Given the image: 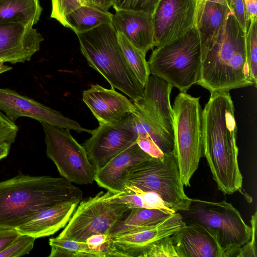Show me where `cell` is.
Listing matches in <instances>:
<instances>
[{"label":"cell","instance_id":"6da1fadb","mask_svg":"<svg viewBox=\"0 0 257 257\" xmlns=\"http://www.w3.org/2000/svg\"><path fill=\"white\" fill-rule=\"evenodd\" d=\"M229 92L211 94L202 112V149L218 189L231 194L242 188L237 128Z\"/></svg>","mask_w":257,"mask_h":257},{"label":"cell","instance_id":"7a4b0ae2","mask_svg":"<svg viewBox=\"0 0 257 257\" xmlns=\"http://www.w3.org/2000/svg\"><path fill=\"white\" fill-rule=\"evenodd\" d=\"M82 197V191L63 177L19 173L0 182V229H16L43 210Z\"/></svg>","mask_w":257,"mask_h":257},{"label":"cell","instance_id":"3957f363","mask_svg":"<svg viewBox=\"0 0 257 257\" xmlns=\"http://www.w3.org/2000/svg\"><path fill=\"white\" fill-rule=\"evenodd\" d=\"M245 34L230 11L216 41L201 53L197 84L210 94L253 86L246 62Z\"/></svg>","mask_w":257,"mask_h":257},{"label":"cell","instance_id":"277c9868","mask_svg":"<svg viewBox=\"0 0 257 257\" xmlns=\"http://www.w3.org/2000/svg\"><path fill=\"white\" fill-rule=\"evenodd\" d=\"M80 50L89 65L133 101L143 98L144 86L127 63L111 23L76 34Z\"/></svg>","mask_w":257,"mask_h":257},{"label":"cell","instance_id":"5b68a950","mask_svg":"<svg viewBox=\"0 0 257 257\" xmlns=\"http://www.w3.org/2000/svg\"><path fill=\"white\" fill-rule=\"evenodd\" d=\"M148 62L151 74L186 92L197 83L200 73L201 46L196 26L179 39L156 47Z\"/></svg>","mask_w":257,"mask_h":257},{"label":"cell","instance_id":"8992f818","mask_svg":"<svg viewBox=\"0 0 257 257\" xmlns=\"http://www.w3.org/2000/svg\"><path fill=\"white\" fill-rule=\"evenodd\" d=\"M199 97L180 92L172 106L174 150L181 180L190 186V179L197 170L202 149V112Z\"/></svg>","mask_w":257,"mask_h":257},{"label":"cell","instance_id":"52a82bcc","mask_svg":"<svg viewBox=\"0 0 257 257\" xmlns=\"http://www.w3.org/2000/svg\"><path fill=\"white\" fill-rule=\"evenodd\" d=\"M178 212L185 224L197 223L212 230L224 257L236 256L239 248L250 238L251 227L245 223L237 209L225 200L192 199L188 209Z\"/></svg>","mask_w":257,"mask_h":257},{"label":"cell","instance_id":"ba28073f","mask_svg":"<svg viewBox=\"0 0 257 257\" xmlns=\"http://www.w3.org/2000/svg\"><path fill=\"white\" fill-rule=\"evenodd\" d=\"M126 184L158 193L176 212L187 210L191 203L184 192L173 153L138 163L127 171Z\"/></svg>","mask_w":257,"mask_h":257},{"label":"cell","instance_id":"9c48e42d","mask_svg":"<svg viewBox=\"0 0 257 257\" xmlns=\"http://www.w3.org/2000/svg\"><path fill=\"white\" fill-rule=\"evenodd\" d=\"M41 124L45 134L46 154L62 177L79 185L92 184L96 169L84 147L75 140L69 130L44 122Z\"/></svg>","mask_w":257,"mask_h":257},{"label":"cell","instance_id":"30bf717a","mask_svg":"<svg viewBox=\"0 0 257 257\" xmlns=\"http://www.w3.org/2000/svg\"><path fill=\"white\" fill-rule=\"evenodd\" d=\"M100 191L92 197L82 200L64 229L57 237L85 241L95 234H107L110 228L129 210L123 204L104 200Z\"/></svg>","mask_w":257,"mask_h":257},{"label":"cell","instance_id":"8fae6325","mask_svg":"<svg viewBox=\"0 0 257 257\" xmlns=\"http://www.w3.org/2000/svg\"><path fill=\"white\" fill-rule=\"evenodd\" d=\"M91 137L82 145L90 162L96 169L106 164L119 153L136 143L132 113L113 124H99Z\"/></svg>","mask_w":257,"mask_h":257},{"label":"cell","instance_id":"7c38bea8","mask_svg":"<svg viewBox=\"0 0 257 257\" xmlns=\"http://www.w3.org/2000/svg\"><path fill=\"white\" fill-rule=\"evenodd\" d=\"M198 0H160L153 14L155 47L173 42L195 26Z\"/></svg>","mask_w":257,"mask_h":257},{"label":"cell","instance_id":"4fadbf2b","mask_svg":"<svg viewBox=\"0 0 257 257\" xmlns=\"http://www.w3.org/2000/svg\"><path fill=\"white\" fill-rule=\"evenodd\" d=\"M0 110L12 120L20 117H28L50 125L73 130L77 133L91 134L93 130L82 127L76 121L65 116L60 112L16 91L0 87Z\"/></svg>","mask_w":257,"mask_h":257},{"label":"cell","instance_id":"5bb4252c","mask_svg":"<svg viewBox=\"0 0 257 257\" xmlns=\"http://www.w3.org/2000/svg\"><path fill=\"white\" fill-rule=\"evenodd\" d=\"M185 225L182 216L176 212L155 225L115 236L111 238L109 257H142L151 243L171 236Z\"/></svg>","mask_w":257,"mask_h":257},{"label":"cell","instance_id":"9a60e30c","mask_svg":"<svg viewBox=\"0 0 257 257\" xmlns=\"http://www.w3.org/2000/svg\"><path fill=\"white\" fill-rule=\"evenodd\" d=\"M43 40L34 26L20 22L0 24V62L16 64L30 61Z\"/></svg>","mask_w":257,"mask_h":257},{"label":"cell","instance_id":"2e32d148","mask_svg":"<svg viewBox=\"0 0 257 257\" xmlns=\"http://www.w3.org/2000/svg\"><path fill=\"white\" fill-rule=\"evenodd\" d=\"M82 100L99 124H113L136 110L133 102L114 90L92 85L82 93Z\"/></svg>","mask_w":257,"mask_h":257},{"label":"cell","instance_id":"e0dca14e","mask_svg":"<svg viewBox=\"0 0 257 257\" xmlns=\"http://www.w3.org/2000/svg\"><path fill=\"white\" fill-rule=\"evenodd\" d=\"M170 238L178 257H224L216 234L201 224H185Z\"/></svg>","mask_w":257,"mask_h":257},{"label":"cell","instance_id":"ac0fdd59","mask_svg":"<svg viewBox=\"0 0 257 257\" xmlns=\"http://www.w3.org/2000/svg\"><path fill=\"white\" fill-rule=\"evenodd\" d=\"M172 88L164 79L151 74L144 86L143 98L133 102L173 136V112L170 103Z\"/></svg>","mask_w":257,"mask_h":257},{"label":"cell","instance_id":"d6986e66","mask_svg":"<svg viewBox=\"0 0 257 257\" xmlns=\"http://www.w3.org/2000/svg\"><path fill=\"white\" fill-rule=\"evenodd\" d=\"M135 143L119 153L102 167L96 169L94 181L112 193L122 191L127 171L138 163L151 158Z\"/></svg>","mask_w":257,"mask_h":257},{"label":"cell","instance_id":"ffe728a7","mask_svg":"<svg viewBox=\"0 0 257 257\" xmlns=\"http://www.w3.org/2000/svg\"><path fill=\"white\" fill-rule=\"evenodd\" d=\"M111 23L116 33L123 35L145 55L155 47L152 15L137 12L115 11Z\"/></svg>","mask_w":257,"mask_h":257},{"label":"cell","instance_id":"44dd1931","mask_svg":"<svg viewBox=\"0 0 257 257\" xmlns=\"http://www.w3.org/2000/svg\"><path fill=\"white\" fill-rule=\"evenodd\" d=\"M79 203L67 201L49 207L16 229L21 235L36 238L54 234L66 225Z\"/></svg>","mask_w":257,"mask_h":257},{"label":"cell","instance_id":"7402d4cb","mask_svg":"<svg viewBox=\"0 0 257 257\" xmlns=\"http://www.w3.org/2000/svg\"><path fill=\"white\" fill-rule=\"evenodd\" d=\"M230 11L224 5L198 0L195 26L198 32L201 53L216 41L225 19Z\"/></svg>","mask_w":257,"mask_h":257},{"label":"cell","instance_id":"603a6c76","mask_svg":"<svg viewBox=\"0 0 257 257\" xmlns=\"http://www.w3.org/2000/svg\"><path fill=\"white\" fill-rule=\"evenodd\" d=\"M104 200L109 203L123 204L129 209L135 208L158 209L170 215L176 212L157 193L144 191L138 187L125 184L123 189L112 193H104Z\"/></svg>","mask_w":257,"mask_h":257},{"label":"cell","instance_id":"cb8c5ba5","mask_svg":"<svg viewBox=\"0 0 257 257\" xmlns=\"http://www.w3.org/2000/svg\"><path fill=\"white\" fill-rule=\"evenodd\" d=\"M127 211L109 230L107 234L110 238L155 225L171 215L155 209L135 208Z\"/></svg>","mask_w":257,"mask_h":257},{"label":"cell","instance_id":"d4e9b609","mask_svg":"<svg viewBox=\"0 0 257 257\" xmlns=\"http://www.w3.org/2000/svg\"><path fill=\"white\" fill-rule=\"evenodd\" d=\"M42 11L39 0H0V24L20 22L34 26Z\"/></svg>","mask_w":257,"mask_h":257},{"label":"cell","instance_id":"484cf974","mask_svg":"<svg viewBox=\"0 0 257 257\" xmlns=\"http://www.w3.org/2000/svg\"><path fill=\"white\" fill-rule=\"evenodd\" d=\"M135 105L136 108L132 114L134 127L138 136L150 137L164 154L173 153V136L150 118L140 107L136 104Z\"/></svg>","mask_w":257,"mask_h":257},{"label":"cell","instance_id":"4316f807","mask_svg":"<svg viewBox=\"0 0 257 257\" xmlns=\"http://www.w3.org/2000/svg\"><path fill=\"white\" fill-rule=\"evenodd\" d=\"M112 15L108 11L84 5L65 17V27L71 29L76 34L85 32L111 23Z\"/></svg>","mask_w":257,"mask_h":257},{"label":"cell","instance_id":"83f0119b","mask_svg":"<svg viewBox=\"0 0 257 257\" xmlns=\"http://www.w3.org/2000/svg\"><path fill=\"white\" fill-rule=\"evenodd\" d=\"M118 40L124 56L138 80L145 86L150 75L146 55L134 46L121 34L117 33Z\"/></svg>","mask_w":257,"mask_h":257},{"label":"cell","instance_id":"f1b7e54d","mask_svg":"<svg viewBox=\"0 0 257 257\" xmlns=\"http://www.w3.org/2000/svg\"><path fill=\"white\" fill-rule=\"evenodd\" d=\"M51 251L49 257H97L85 241H77L57 237L50 238Z\"/></svg>","mask_w":257,"mask_h":257},{"label":"cell","instance_id":"f546056e","mask_svg":"<svg viewBox=\"0 0 257 257\" xmlns=\"http://www.w3.org/2000/svg\"><path fill=\"white\" fill-rule=\"evenodd\" d=\"M246 62L253 86L257 84V22L249 24L245 34Z\"/></svg>","mask_w":257,"mask_h":257},{"label":"cell","instance_id":"4dcf8cb0","mask_svg":"<svg viewBox=\"0 0 257 257\" xmlns=\"http://www.w3.org/2000/svg\"><path fill=\"white\" fill-rule=\"evenodd\" d=\"M160 0H113L115 10L142 12L152 15Z\"/></svg>","mask_w":257,"mask_h":257},{"label":"cell","instance_id":"1f68e13d","mask_svg":"<svg viewBox=\"0 0 257 257\" xmlns=\"http://www.w3.org/2000/svg\"><path fill=\"white\" fill-rule=\"evenodd\" d=\"M51 18L65 27V17L80 7L86 5L85 0H51Z\"/></svg>","mask_w":257,"mask_h":257},{"label":"cell","instance_id":"d6a6232c","mask_svg":"<svg viewBox=\"0 0 257 257\" xmlns=\"http://www.w3.org/2000/svg\"><path fill=\"white\" fill-rule=\"evenodd\" d=\"M36 239L31 236L21 235L5 249L0 252V257H19L28 254L33 248Z\"/></svg>","mask_w":257,"mask_h":257},{"label":"cell","instance_id":"836d02e7","mask_svg":"<svg viewBox=\"0 0 257 257\" xmlns=\"http://www.w3.org/2000/svg\"><path fill=\"white\" fill-rule=\"evenodd\" d=\"M142 257H178L170 236H167L151 243L144 251Z\"/></svg>","mask_w":257,"mask_h":257},{"label":"cell","instance_id":"e575fe53","mask_svg":"<svg viewBox=\"0 0 257 257\" xmlns=\"http://www.w3.org/2000/svg\"><path fill=\"white\" fill-rule=\"evenodd\" d=\"M18 131L15 121L0 110V144L11 145L16 140Z\"/></svg>","mask_w":257,"mask_h":257},{"label":"cell","instance_id":"d590c367","mask_svg":"<svg viewBox=\"0 0 257 257\" xmlns=\"http://www.w3.org/2000/svg\"><path fill=\"white\" fill-rule=\"evenodd\" d=\"M256 211L251 216L250 220L251 234L249 240L239 249L236 257H256Z\"/></svg>","mask_w":257,"mask_h":257},{"label":"cell","instance_id":"8d00e7d4","mask_svg":"<svg viewBox=\"0 0 257 257\" xmlns=\"http://www.w3.org/2000/svg\"><path fill=\"white\" fill-rule=\"evenodd\" d=\"M231 12L236 18L240 27L245 34L249 24L247 20V14L244 0H229Z\"/></svg>","mask_w":257,"mask_h":257},{"label":"cell","instance_id":"74e56055","mask_svg":"<svg viewBox=\"0 0 257 257\" xmlns=\"http://www.w3.org/2000/svg\"><path fill=\"white\" fill-rule=\"evenodd\" d=\"M137 144L144 152L153 158H162L164 153L149 136H139Z\"/></svg>","mask_w":257,"mask_h":257},{"label":"cell","instance_id":"f35d334b","mask_svg":"<svg viewBox=\"0 0 257 257\" xmlns=\"http://www.w3.org/2000/svg\"><path fill=\"white\" fill-rule=\"evenodd\" d=\"M20 235L16 229H0V252L5 249Z\"/></svg>","mask_w":257,"mask_h":257},{"label":"cell","instance_id":"ab89813d","mask_svg":"<svg viewBox=\"0 0 257 257\" xmlns=\"http://www.w3.org/2000/svg\"><path fill=\"white\" fill-rule=\"evenodd\" d=\"M244 2L248 23L257 22V0H244Z\"/></svg>","mask_w":257,"mask_h":257},{"label":"cell","instance_id":"60d3db41","mask_svg":"<svg viewBox=\"0 0 257 257\" xmlns=\"http://www.w3.org/2000/svg\"><path fill=\"white\" fill-rule=\"evenodd\" d=\"M86 5L107 12L112 5L113 0H85Z\"/></svg>","mask_w":257,"mask_h":257},{"label":"cell","instance_id":"b9f144b4","mask_svg":"<svg viewBox=\"0 0 257 257\" xmlns=\"http://www.w3.org/2000/svg\"><path fill=\"white\" fill-rule=\"evenodd\" d=\"M11 146L8 144H0V160L8 155Z\"/></svg>","mask_w":257,"mask_h":257},{"label":"cell","instance_id":"7bdbcfd3","mask_svg":"<svg viewBox=\"0 0 257 257\" xmlns=\"http://www.w3.org/2000/svg\"><path fill=\"white\" fill-rule=\"evenodd\" d=\"M12 69V67L5 65L4 63L3 62H0V74L4 72L9 71Z\"/></svg>","mask_w":257,"mask_h":257}]
</instances>
